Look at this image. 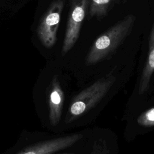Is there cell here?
<instances>
[{
  "label": "cell",
  "instance_id": "ba28073f",
  "mask_svg": "<svg viewBox=\"0 0 154 154\" xmlns=\"http://www.w3.org/2000/svg\"><path fill=\"white\" fill-rule=\"evenodd\" d=\"M117 0H90L88 13L90 17L100 19L107 15Z\"/></svg>",
  "mask_w": 154,
  "mask_h": 154
},
{
  "label": "cell",
  "instance_id": "6da1fadb",
  "mask_svg": "<svg viewBox=\"0 0 154 154\" xmlns=\"http://www.w3.org/2000/svg\"><path fill=\"white\" fill-rule=\"evenodd\" d=\"M135 20L134 15H127L99 35L87 54L86 64L97 63L112 54L132 32Z\"/></svg>",
  "mask_w": 154,
  "mask_h": 154
},
{
  "label": "cell",
  "instance_id": "277c9868",
  "mask_svg": "<svg viewBox=\"0 0 154 154\" xmlns=\"http://www.w3.org/2000/svg\"><path fill=\"white\" fill-rule=\"evenodd\" d=\"M64 0H54L43 16L37 29V35L43 46L52 48L56 43Z\"/></svg>",
  "mask_w": 154,
  "mask_h": 154
},
{
  "label": "cell",
  "instance_id": "9c48e42d",
  "mask_svg": "<svg viewBox=\"0 0 154 154\" xmlns=\"http://www.w3.org/2000/svg\"><path fill=\"white\" fill-rule=\"evenodd\" d=\"M138 123L144 126H154V108L143 113L138 119Z\"/></svg>",
  "mask_w": 154,
  "mask_h": 154
},
{
  "label": "cell",
  "instance_id": "3957f363",
  "mask_svg": "<svg viewBox=\"0 0 154 154\" xmlns=\"http://www.w3.org/2000/svg\"><path fill=\"white\" fill-rule=\"evenodd\" d=\"M90 0H71L61 54L65 55L76 43L88 10Z\"/></svg>",
  "mask_w": 154,
  "mask_h": 154
},
{
  "label": "cell",
  "instance_id": "7a4b0ae2",
  "mask_svg": "<svg viewBox=\"0 0 154 154\" xmlns=\"http://www.w3.org/2000/svg\"><path fill=\"white\" fill-rule=\"evenodd\" d=\"M116 80L112 75L103 77L86 88L73 99L69 108V121L87 112L106 94Z\"/></svg>",
  "mask_w": 154,
  "mask_h": 154
},
{
  "label": "cell",
  "instance_id": "52a82bcc",
  "mask_svg": "<svg viewBox=\"0 0 154 154\" xmlns=\"http://www.w3.org/2000/svg\"><path fill=\"white\" fill-rule=\"evenodd\" d=\"M148 53L147 60L143 69L140 82V94H143L147 90L149 86L150 78L154 72V22L149 33Z\"/></svg>",
  "mask_w": 154,
  "mask_h": 154
},
{
  "label": "cell",
  "instance_id": "8992f818",
  "mask_svg": "<svg viewBox=\"0 0 154 154\" xmlns=\"http://www.w3.org/2000/svg\"><path fill=\"white\" fill-rule=\"evenodd\" d=\"M64 100V93L57 77H55L51 84L49 100V117L52 126L57 125L61 118Z\"/></svg>",
  "mask_w": 154,
  "mask_h": 154
},
{
  "label": "cell",
  "instance_id": "5b68a950",
  "mask_svg": "<svg viewBox=\"0 0 154 154\" xmlns=\"http://www.w3.org/2000/svg\"><path fill=\"white\" fill-rule=\"evenodd\" d=\"M82 137L81 134H74L44 141L29 146L17 154H52L71 146Z\"/></svg>",
  "mask_w": 154,
  "mask_h": 154
}]
</instances>
